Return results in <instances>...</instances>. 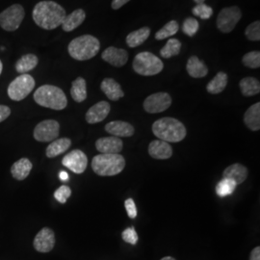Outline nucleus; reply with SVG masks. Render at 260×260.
I'll use <instances>...</instances> for the list:
<instances>
[{"mask_svg": "<svg viewBox=\"0 0 260 260\" xmlns=\"http://www.w3.org/2000/svg\"><path fill=\"white\" fill-rule=\"evenodd\" d=\"M237 184L229 178H223L217 186H216V193L221 198L232 195L235 191Z\"/></svg>", "mask_w": 260, "mask_h": 260, "instance_id": "obj_32", "label": "nucleus"}, {"mask_svg": "<svg viewBox=\"0 0 260 260\" xmlns=\"http://www.w3.org/2000/svg\"><path fill=\"white\" fill-rule=\"evenodd\" d=\"M161 260H176L174 257H172V256H166V257H163Z\"/></svg>", "mask_w": 260, "mask_h": 260, "instance_id": "obj_45", "label": "nucleus"}, {"mask_svg": "<svg viewBox=\"0 0 260 260\" xmlns=\"http://www.w3.org/2000/svg\"><path fill=\"white\" fill-rule=\"evenodd\" d=\"M101 89L105 93V95L113 102L119 101L124 95L121 85L113 78H105L101 84Z\"/></svg>", "mask_w": 260, "mask_h": 260, "instance_id": "obj_19", "label": "nucleus"}, {"mask_svg": "<svg viewBox=\"0 0 260 260\" xmlns=\"http://www.w3.org/2000/svg\"><path fill=\"white\" fill-rule=\"evenodd\" d=\"M39 63V58L35 54L28 53L21 56L16 63V71L20 75H25L28 72L33 71Z\"/></svg>", "mask_w": 260, "mask_h": 260, "instance_id": "obj_25", "label": "nucleus"}, {"mask_svg": "<svg viewBox=\"0 0 260 260\" xmlns=\"http://www.w3.org/2000/svg\"><path fill=\"white\" fill-rule=\"evenodd\" d=\"M130 0H113L112 1L111 7L114 10L121 9L123 5H125Z\"/></svg>", "mask_w": 260, "mask_h": 260, "instance_id": "obj_42", "label": "nucleus"}, {"mask_svg": "<svg viewBox=\"0 0 260 260\" xmlns=\"http://www.w3.org/2000/svg\"><path fill=\"white\" fill-rule=\"evenodd\" d=\"M86 19V13L82 9L74 11L72 14L66 16L65 19L62 23V28L65 32H72L75 28L80 26Z\"/></svg>", "mask_w": 260, "mask_h": 260, "instance_id": "obj_22", "label": "nucleus"}, {"mask_svg": "<svg viewBox=\"0 0 260 260\" xmlns=\"http://www.w3.org/2000/svg\"><path fill=\"white\" fill-rule=\"evenodd\" d=\"M62 164L75 174H83L88 165V158L82 150L75 149L65 155Z\"/></svg>", "mask_w": 260, "mask_h": 260, "instance_id": "obj_12", "label": "nucleus"}, {"mask_svg": "<svg viewBox=\"0 0 260 260\" xmlns=\"http://www.w3.org/2000/svg\"><path fill=\"white\" fill-rule=\"evenodd\" d=\"M248 177V169L244 165L235 163L226 168L223 173V178H229L234 181L237 185L243 183Z\"/></svg>", "mask_w": 260, "mask_h": 260, "instance_id": "obj_20", "label": "nucleus"}, {"mask_svg": "<svg viewBox=\"0 0 260 260\" xmlns=\"http://www.w3.org/2000/svg\"><path fill=\"white\" fill-rule=\"evenodd\" d=\"M243 64L250 69H258L260 67L259 51H251L243 56Z\"/></svg>", "mask_w": 260, "mask_h": 260, "instance_id": "obj_34", "label": "nucleus"}, {"mask_svg": "<svg viewBox=\"0 0 260 260\" xmlns=\"http://www.w3.org/2000/svg\"><path fill=\"white\" fill-rule=\"evenodd\" d=\"M178 23L176 20H171L169 21L167 24L164 27L161 28L158 32L155 34V39L156 40H165L169 37H172L174 35H176L178 31Z\"/></svg>", "mask_w": 260, "mask_h": 260, "instance_id": "obj_33", "label": "nucleus"}, {"mask_svg": "<svg viewBox=\"0 0 260 260\" xmlns=\"http://www.w3.org/2000/svg\"><path fill=\"white\" fill-rule=\"evenodd\" d=\"M132 67L136 74L143 76H152V75H158L164 69L163 62L158 58L157 56L148 51L141 52L135 56L132 63Z\"/></svg>", "mask_w": 260, "mask_h": 260, "instance_id": "obj_6", "label": "nucleus"}, {"mask_svg": "<svg viewBox=\"0 0 260 260\" xmlns=\"http://www.w3.org/2000/svg\"><path fill=\"white\" fill-rule=\"evenodd\" d=\"M125 167V160L118 154H99L93 158L92 169L101 177H113L121 174Z\"/></svg>", "mask_w": 260, "mask_h": 260, "instance_id": "obj_5", "label": "nucleus"}, {"mask_svg": "<svg viewBox=\"0 0 260 260\" xmlns=\"http://www.w3.org/2000/svg\"><path fill=\"white\" fill-rule=\"evenodd\" d=\"M228 85V75L223 72L218 73L213 79L207 84V92L212 94L222 93Z\"/></svg>", "mask_w": 260, "mask_h": 260, "instance_id": "obj_29", "label": "nucleus"}, {"mask_svg": "<svg viewBox=\"0 0 260 260\" xmlns=\"http://www.w3.org/2000/svg\"><path fill=\"white\" fill-rule=\"evenodd\" d=\"M100 49V41L92 35H83L75 38L68 47L69 54L77 61L92 59L99 53Z\"/></svg>", "mask_w": 260, "mask_h": 260, "instance_id": "obj_4", "label": "nucleus"}, {"mask_svg": "<svg viewBox=\"0 0 260 260\" xmlns=\"http://www.w3.org/2000/svg\"><path fill=\"white\" fill-rule=\"evenodd\" d=\"M25 17L23 6L14 4L0 13V26L5 31H16L19 29Z\"/></svg>", "mask_w": 260, "mask_h": 260, "instance_id": "obj_8", "label": "nucleus"}, {"mask_svg": "<svg viewBox=\"0 0 260 260\" xmlns=\"http://www.w3.org/2000/svg\"><path fill=\"white\" fill-rule=\"evenodd\" d=\"M11 115V109L6 105H0V122L8 119Z\"/></svg>", "mask_w": 260, "mask_h": 260, "instance_id": "obj_41", "label": "nucleus"}, {"mask_svg": "<svg viewBox=\"0 0 260 260\" xmlns=\"http://www.w3.org/2000/svg\"><path fill=\"white\" fill-rule=\"evenodd\" d=\"M241 18V10L237 6L223 8L218 15L217 27L223 33H231Z\"/></svg>", "mask_w": 260, "mask_h": 260, "instance_id": "obj_9", "label": "nucleus"}, {"mask_svg": "<svg viewBox=\"0 0 260 260\" xmlns=\"http://www.w3.org/2000/svg\"><path fill=\"white\" fill-rule=\"evenodd\" d=\"M34 101L40 106L53 110H63L68 105V100L63 90L53 85L41 86L34 93Z\"/></svg>", "mask_w": 260, "mask_h": 260, "instance_id": "obj_3", "label": "nucleus"}, {"mask_svg": "<svg viewBox=\"0 0 260 260\" xmlns=\"http://www.w3.org/2000/svg\"><path fill=\"white\" fill-rule=\"evenodd\" d=\"M186 70L193 78H202L208 74V68L197 56H191L187 62Z\"/></svg>", "mask_w": 260, "mask_h": 260, "instance_id": "obj_21", "label": "nucleus"}, {"mask_svg": "<svg viewBox=\"0 0 260 260\" xmlns=\"http://www.w3.org/2000/svg\"><path fill=\"white\" fill-rule=\"evenodd\" d=\"M150 35V29L149 27L140 28L129 33L126 37V44L129 47H137L145 43Z\"/></svg>", "mask_w": 260, "mask_h": 260, "instance_id": "obj_27", "label": "nucleus"}, {"mask_svg": "<svg viewBox=\"0 0 260 260\" xmlns=\"http://www.w3.org/2000/svg\"><path fill=\"white\" fill-rule=\"evenodd\" d=\"M102 58L110 65L120 68L125 65L128 61V53L126 50L110 47L106 48L102 54Z\"/></svg>", "mask_w": 260, "mask_h": 260, "instance_id": "obj_15", "label": "nucleus"}, {"mask_svg": "<svg viewBox=\"0 0 260 260\" xmlns=\"http://www.w3.org/2000/svg\"><path fill=\"white\" fill-rule=\"evenodd\" d=\"M199 28H200L199 21L194 18L186 19L184 22H183V25H182V30H183L184 34H186L189 37L195 36Z\"/></svg>", "mask_w": 260, "mask_h": 260, "instance_id": "obj_36", "label": "nucleus"}, {"mask_svg": "<svg viewBox=\"0 0 260 260\" xmlns=\"http://www.w3.org/2000/svg\"><path fill=\"white\" fill-rule=\"evenodd\" d=\"M245 35L248 40L252 42H258L260 40V22L258 20L253 21L245 30Z\"/></svg>", "mask_w": 260, "mask_h": 260, "instance_id": "obj_37", "label": "nucleus"}, {"mask_svg": "<svg viewBox=\"0 0 260 260\" xmlns=\"http://www.w3.org/2000/svg\"><path fill=\"white\" fill-rule=\"evenodd\" d=\"M244 121L247 127L251 131H258L260 129V103H257L246 111L244 115Z\"/></svg>", "mask_w": 260, "mask_h": 260, "instance_id": "obj_24", "label": "nucleus"}, {"mask_svg": "<svg viewBox=\"0 0 260 260\" xmlns=\"http://www.w3.org/2000/svg\"><path fill=\"white\" fill-rule=\"evenodd\" d=\"M240 90L243 95L252 96L260 92L259 81L253 77H245L240 81Z\"/></svg>", "mask_w": 260, "mask_h": 260, "instance_id": "obj_30", "label": "nucleus"}, {"mask_svg": "<svg viewBox=\"0 0 260 260\" xmlns=\"http://www.w3.org/2000/svg\"><path fill=\"white\" fill-rule=\"evenodd\" d=\"M32 163L28 158H21L11 168V174L17 180H24L32 170Z\"/></svg>", "mask_w": 260, "mask_h": 260, "instance_id": "obj_23", "label": "nucleus"}, {"mask_svg": "<svg viewBox=\"0 0 260 260\" xmlns=\"http://www.w3.org/2000/svg\"><path fill=\"white\" fill-rule=\"evenodd\" d=\"M60 124L54 120H46L38 123L34 129V138L38 142H51L58 138Z\"/></svg>", "mask_w": 260, "mask_h": 260, "instance_id": "obj_10", "label": "nucleus"}, {"mask_svg": "<svg viewBox=\"0 0 260 260\" xmlns=\"http://www.w3.org/2000/svg\"><path fill=\"white\" fill-rule=\"evenodd\" d=\"M72 195V190L69 186L62 185L54 192V198L60 204H66L67 200Z\"/></svg>", "mask_w": 260, "mask_h": 260, "instance_id": "obj_38", "label": "nucleus"}, {"mask_svg": "<svg viewBox=\"0 0 260 260\" xmlns=\"http://www.w3.org/2000/svg\"><path fill=\"white\" fill-rule=\"evenodd\" d=\"M34 248L39 252H49L55 245V234L49 228H44L37 233L34 242Z\"/></svg>", "mask_w": 260, "mask_h": 260, "instance_id": "obj_13", "label": "nucleus"}, {"mask_svg": "<svg viewBox=\"0 0 260 260\" xmlns=\"http://www.w3.org/2000/svg\"><path fill=\"white\" fill-rule=\"evenodd\" d=\"M149 154L154 159L165 160L172 157L173 149L167 142L162 140H154L149 144Z\"/></svg>", "mask_w": 260, "mask_h": 260, "instance_id": "obj_17", "label": "nucleus"}, {"mask_svg": "<svg viewBox=\"0 0 260 260\" xmlns=\"http://www.w3.org/2000/svg\"><path fill=\"white\" fill-rule=\"evenodd\" d=\"M111 110L110 104L107 102H100L93 105L86 113V121L90 124H94L104 121Z\"/></svg>", "mask_w": 260, "mask_h": 260, "instance_id": "obj_16", "label": "nucleus"}, {"mask_svg": "<svg viewBox=\"0 0 260 260\" xmlns=\"http://www.w3.org/2000/svg\"><path fill=\"white\" fill-rule=\"evenodd\" d=\"M171 105V95L165 92H161L149 95L144 102V109L149 114H157L166 111Z\"/></svg>", "mask_w": 260, "mask_h": 260, "instance_id": "obj_11", "label": "nucleus"}, {"mask_svg": "<svg viewBox=\"0 0 260 260\" xmlns=\"http://www.w3.org/2000/svg\"><path fill=\"white\" fill-rule=\"evenodd\" d=\"M181 49V44L177 39H170L166 46L160 50V55L165 59L179 54Z\"/></svg>", "mask_w": 260, "mask_h": 260, "instance_id": "obj_31", "label": "nucleus"}, {"mask_svg": "<svg viewBox=\"0 0 260 260\" xmlns=\"http://www.w3.org/2000/svg\"><path fill=\"white\" fill-rule=\"evenodd\" d=\"M35 87V79L31 75H21L14 79L9 86L7 93L10 99L14 102L24 100Z\"/></svg>", "mask_w": 260, "mask_h": 260, "instance_id": "obj_7", "label": "nucleus"}, {"mask_svg": "<svg viewBox=\"0 0 260 260\" xmlns=\"http://www.w3.org/2000/svg\"><path fill=\"white\" fill-rule=\"evenodd\" d=\"M194 1L197 4H202V3H205V0H194Z\"/></svg>", "mask_w": 260, "mask_h": 260, "instance_id": "obj_46", "label": "nucleus"}, {"mask_svg": "<svg viewBox=\"0 0 260 260\" xmlns=\"http://www.w3.org/2000/svg\"><path fill=\"white\" fill-rule=\"evenodd\" d=\"M71 95L76 103H82L87 99V84L83 77H77L73 82Z\"/></svg>", "mask_w": 260, "mask_h": 260, "instance_id": "obj_28", "label": "nucleus"}, {"mask_svg": "<svg viewBox=\"0 0 260 260\" xmlns=\"http://www.w3.org/2000/svg\"><path fill=\"white\" fill-rule=\"evenodd\" d=\"M122 240L129 243L131 245H136L138 242V234L136 233L134 228H128L126 230H124L121 234Z\"/></svg>", "mask_w": 260, "mask_h": 260, "instance_id": "obj_39", "label": "nucleus"}, {"mask_svg": "<svg viewBox=\"0 0 260 260\" xmlns=\"http://www.w3.org/2000/svg\"><path fill=\"white\" fill-rule=\"evenodd\" d=\"M193 14L196 17H199L200 19H210L213 15V10L211 7H209L208 5H206L205 3L202 4H197L196 7L192 10Z\"/></svg>", "mask_w": 260, "mask_h": 260, "instance_id": "obj_35", "label": "nucleus"}, {"mask_svg": "<svg viewBox=\"0 0 260 260\" xmlns=\"http://www.w3.org/2000/svg\"><path fill=\"white\" fill-rule=\"evenodd\" d=\"M95 148L102 154H118L122 150L123 143L119 137H103L96 140Z\"/></svg>", "mask_w": 260, "mask_h": 260, "instance_id": "obj_14", "label": "nucleus"}, {"mask_svg": "<svg viewBox=\"0 0 260 260\" xmlns=\"http://www.w3.org/2000/svg\"><path fill=\"white\" fill-rule=\"evenodd\" d=\"M152 132L158 139L167 143L181 142L185 138L187 133L185 126L181 121L170 117L154 121L152 124Z\"/></svg>", "mask_w": 260, "mask_h": 260, "instance_id": "obj_2", "label": "nucleus"}, {"mask_svg": "<svg viewBox=\"0 0 260 260\" xmlns=\"http://www.w3.org/2000/svg\"><path fill=\"white\" fill-rule=\"evenodd\" d=\"M2 70H3V65H2V62L0 61V75L2 74Z\"/></svg>", "mask_w": 260, "mask_h": 260, "instance_id": "obj_47", "label": "nucleus"}, {"mask_svg": "<svg viewBox=\"0 0 260 260\" xmlns=\"http://www.w3.org/2000/svg\"><path fill=\"white\" fill-rule=\"evenodd\" d=\"M59 177H60V179H61L62 181H67L68 178H69V175H68V173H66V172H61L60 175H59Z\"/></svg>", "mask_w": 260, "mask_h": 260, "instance_id": "obj_44", "label": "nucleus"}, {"mask_svg": "<svg viewBox=\"0 0 260 260\" xmlns=\"http://www.w3.org/2000/svg\"><path fill=\"white\" fill-rule=\"evenodd\" d=\"M72 145V141L69 138H61V139L54 140L46 150V154L48 158L57 157L58 155L64 153L70 149Z\"/></svg>", "mask_w": 260, "mask_h": 260, "instance_id": "obj_26", "label": "nucleus"}, {"mask_svg": "<svg viewBox=\"0 0 260 260\" xmlns=\"http://www.w3.org/2000/svg\"><path fill=\"white\" fill-rule=\"evenodd\" d=\"M106 132L115 137H131L134 134V127L129 122L122 121H114L105 125Z\"/></svg>", "mask_w": 260, "mask_h": 260, "instance_id": "obj_18", "label": "nucleus"}, {"mask_svg": "<svg viewBox=\"0 0 260 260\" xmlns=\"http://www.w3.org/2000/svg\"><path fill=\"white\" fill-rule=\"evenodd\" d=\"M66 16L65 9L51 0L40 1L32 13L35 23L45 30H53L62 25Z\"/></svg>", "mask_w": 260, "mask_h": 260, "instance_id": "obj_1", "label": "nucleus"}, {"mask_svg": "<svg viewBox=\"0 0 260 260\" xmlns=\"http://www.w3.org/2000/svg\"><path fill=\"white\" fill-rule=\"evenodd\" d=\"M250 260H260V247H256L251 251Z\"/></svg>", "mask_w": 260, "mask_h": 260, "instance_id": "obj_43", "label": "nucleus"}, {"mask_svg": "<svg viewBox=\"0 0 260 260\" xmlns=\"http://www.w3.org/2000/svg\"><path fill=\"white\" fill-rule=\"evenodd\" d=\"M124 207L126 209V212H127V215L130 219H135L137 217L138 212H137V208H136V205H135L133 199H127L124 202Z\"/></svg>", "mask_w": 260, "mask_h": 260, "instance_id": "obj_40", "label": "nucleus"}]
</instances>
